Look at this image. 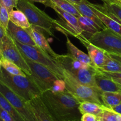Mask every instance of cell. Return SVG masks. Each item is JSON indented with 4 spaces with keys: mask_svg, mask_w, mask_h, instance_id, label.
<instances>
[{
    "mask_svg": "<svg viewBox=\"0 0 121 121\" xmlns=\"http://www.w3.org/2000/svg\"><path fill=\"white\" fill-rule=\"evenodd\" d=\"M0 53L2 57L15 64L26 74L31 75V70L26 59L19 50L15 41L9 35L0 46Z\"/></svg>",
    "mask_w": 121,
    "mask_h": 121,
    "instance_id": "ba28073f",
    "label": "cell"
},
{
    "mask_svg": "<svg viewBox=\"0 0 121 121\" xmlns=\"http://www.w3.org/2000/svg\"><path fill=\"white\" fill-rule=\"evenodd\" d=\"M40 98L56 121H80V102L66 91L54 93L48 90L41 93Z\"/></svg>",
    "mask_w": 121,
    "mask_h": 121,
    "instance_id": "6da1fadb",
    "label": "cell"
},
{
    "mask_svg": "<svg viewBox=\"0 0 121 121\" xmlns=\"http://www.w3.org/2000/svg\"><path fill=\"white\" fill-rule=\"evenodd\" d=\"M101 100L104 106L113 109L121 104V92H102Z\"/></svg>",
    "mask_w": 121,
    "mask_h": 121,
    "instance_id": "44dd1931",
    "label": "cell"
},
{
    "mask_svg": "<svg viewBox=\"0 0 121 121\" xmlns=\"http://www.w3.org/2000/svg\"><path fill=\"white\" fill-rule=\"evenodd\" d=\"M66 39H67L66 45H67V50H68V54L69 55H70L74 59H76V60L86 64V65L95 67L94 65L90 59L88 54L83 52L82 51L79 50L76 46H74L71 42L67 35H66Z\"/></svg>",
    "mask_w": 121,
    "mask_h": 121,
    "instance_id": "d6986e66",
    "label": "cell"
},
{
    "mask_svg": "<svg viewBox=\"0 0 121 121\" xmlns=\"http://www.w3.org/2000/svg\"><path fill=\"white\" fill-rule=\"evenodd\" d=\"M8 35H9L7 30L0 25V46L2 42H4V41L8 37Z\"/></svg>",
    "mask_w": 121,
    "mask_h": 121,
    "instance_id": "e575fe53",
    "label": "cell"
},
{
    "mask_svg": "<svg viewBox=\"0 0 121 121\" xmlns=\"http://www.w3.org/2000/svg\"><path fill=\"white\" fill-rule=\"evenodd\" d=\"M78 39L87 48L89 56L95 67L96 68L102 67L105 65L106 61L107 52L91 43L85 36L79 38Z\"/></svg>",
    "mask_w": 121,
    "mask_h": 121,
    "instance_id": "7c38bea8",
    "label": "cell"
},
{
    "mask_svg": "<svg viewBox=\"0 0 121 121\" xmlns=\"http://www.w3.org/2000/svg\"><path fill=\"white\" fill-rule=\"evenodd\" d=\"M0 92L16 109L24 121H35L27 101L0 81Z\"/></svg>",
    "mask_w": 121,
    "mask_h": 121,
    "instance_id": "9c48e42d",
    "label": "cell"
},
{
    "mask_svg": "<svg viewBox=\"0 0 121 121\" xmlns=\"http://www.w3.org/2000/svg\"><path fill=\"white\" fill-rule=\"evenodd\" d=\"M67 1H69L70 2H72V3H79V2H82L83 0H67Z\"/></svg>",
    "mask_w": 121,
    "mask_h": 121,
    "instance_id": "60d3db41",
    "label": "cell"
},
{
    "mask_svg": "<svg viewBox=\"0 0 121 121\" xmlns=\"http://www.w3.org/2000/svg\"><path fill=\"white\" fill-rule=\"evenodd\" d=\"M98 69V68H97ZM103 74L106 76L109 77L111 78H118V79H121V72H114V73H112V72H105V71L101 70L98 69Z\"/></svg>",
    "mask_w": 121,
    "mask_h": 121,
    "instance_id": "836d02e7",
    "label": "cell"
},
{
    "mask_svg": "<svg viewBox=\"0 0 121 121\" xmlns=\"http://www.w3.org/2000/svg\"><path fill=\"white\" fill-rule=\"evenodd\" d=\"M26 30L31 37L35 45L39 48L46 52L53 58H55L59 56V54L53 51L44 34L40 31L39 28L31 26L29 28Z\"/></svg>",
    "mask_w": 121,
    "mask_h": 121,
    "instance_id": "9a60e30c",
    "label": "cell"
},
{
    "mask_svg": "<svg viewBox=\"0 0 121 121\" xmlns=\"http://www.w3.org/2000/svg\"><path fill=\"white\" fill-rule=\"evenodd\" d=\"M104 7L112 14L115 15L119 20L121 21V5L118 4H104Z\"/></svg>",
    "mask_w": 121,
    "mask_h": 121,
    "instance_id": "f1b7e54d",
    "label": "cell"
},
{
    "mask_svg": "<svg viewBox=\"0 0 121 121\" xmlns=\"http://www.w3.org/2000/svg\"><path fill=\"white\" fill-rule=\"evenodd\" d=\"M9 21V13L7 8L0 3V25L7 30Z\"/></svg>",
    "mask_w": 121,
    "mask_h": 121,
    "instance_id": "83f0119b",
    "label": "cell"
},
{
    "mask_svg": "<svg viewBox=\"0 0 121 121\" xmlns=\"http://www.w3.org/2000/svg\"><path fill=\"white\" fill-rule=\"evenodd\" d=\"M117 1H118V2L119 4L121 5V0H117Z\"/></svg>",
    "mask_w": 121,
    "mask_h": 121,
    "instance_id": "7bdbcfd3",
    "label": "cell"
},
{
    "mask_svg": "<svg viewBox=\"0 0 121 121\" xmlns=\"http://www.w3.org/2000/svg\"><path fill=\"white\" fill-rule=\"evenodd\" d=\"M24 57L26 59L31 72V75L28 76L39 87L41 93L50 90L54 82L59 79L56 74L46 66L34 62L24 56Z\"/></svg>",
    "mask_w": 121,
    "mask_h": 121,
    "instance_id": "52a82bcc",
    "label": "cell"
},
{
    "mask_svg": "<svg viewBox=\"0 0 121 121\" xmlns=\"http://www.w3.org/2000/svg\"><path fill=\"white\" fill-rule=\"evenodd\" d=\"M50 91L54 93H59L66 91V84L63 79H57L53 83Z\"/></svg>",
    "mask_w": 121,
    "mask_h": 121,
    "instance_id": "f546056e",
    "label": "cell"
},
{
    "mask_svg": "<svg viewBox=\"0 0 121 121\" xmlns=\"http://www.w3.org/2000/svg\"><path fill=\"white\" fill-rule=\"evenodd\" d=\"M0 118L2 121H15L14 118L9 113L0 106Z\"/></svg>",
    "mask_w": 121,
    "mask_h": 121,
    "instance_id": "1f68e13d",
    "label": "cell"
},
{
    "mask_svg": "<svg viewBox=\"0 0 121 121\" xmlns=\"http://www.w3.org/2000/svg\"><path fill=\"white\" fill-rule=\"evenodd\" d=\"M104 1V4H119L117 0H102Z\"/></svg>",
    "mask_w": 121,
    "mask_h": 121,
    "instance_id": "74e56055",
    "label": "cell"
},
{
    "mask_svg": "<svg viewBox=\"0 0 121 121\" xmlns=\"http://www.w3.org/2000/svg\"><path fill=\"white\" fill-rule=\"evenodd\" d=\"M9 21L16 26H19L24 29H28L31 27L27 17L19 9L12 10L9 13Z\"/></svg>",
    "mask_w": 121,
    "mask_h": 121,
    "instance_id": "ffe728a7",
    "label": "cell"
},
{
    "mask_svg": "<svg viewBox=\"0 0 121 121\" xmlns=\"http://www.w3.org/2000/svg\"><path fill=\"white\" fill-rule=\"evenodd\" d=\"M18 0H0V3L7 9L8 13L17 7Z\"/></svg>",
    "mask_w": 121,
    "mask_h": 121,
    "instance_id": "4dcf8cb0",
    "label": "cell"
},
{
    "mask_svg": "<svg viewBox=\"0 0 121 121\" xmlns=\"http://www.w3.org/2000/svg\"><path fill=\"white\" fill-rule=\"evenodd\" d=\"M35 121H56L44 104L40 96L27 101Z\"/></svg>",
    "mask_w": 121,
    "mask_h": 121,
    "instance_id": "8fae6325",
    "label": "cell"
},
{
    "mask_svg": "<svg viewBox=\"0 0 121 121\" xmlns=\"http://www.w3.org/2000/svg\"><path fill=\"white\" fill-rule=\"evenodd\" d=\"M103 106L104 105H100L96 103L85 101L79 103L78 109L81 115L91 113L98 117L102 112Z\"/></svg>",
    "mask_w": 121,
    "mask_h": 121,
    "instance_id": "7402d4cb",
    "label": "cell"
},
{
    "mask_svg": "<svg viewBox=\"0 0 121 121\" xmlns=\"http://www.w3.org/2000/svg\"><path fill=\"white\" fill-rule=\"evenodd\" d=\"M0 106L8 113H9L14 118L15 121H24L20 113L12 106L11 104L7 100V99L1 94V92H0Z\"/></svg>",
    "mask_w": 121,
    "mask_h": 121,
    "instance_id": "603a6c76",
    "label": "cell"
},
{
    "mask_svg": "<svg viewBox=\"0 0 121 121\" xmlns=\"http://www.w3.org/2000/svg\"><path fill=\"white\" fill-rule=\"evenodd\" d=\"M109 54V53H108ZM109 56L111 57L112 59H114L116 61H118L121 64V55L119 54H109Z\"/></svg>",
    "mask_w": 121,
    "mask_h": 121,
    "instance_id": "8d00e7d4",
    "label": "cell"
},
{
    "mask_svg": "<svg viewBox=\"0 0 121 121\" xmlns=\"http://www.w3.org/2000/svg\"><path fill=\"white\" fill-rule=\"evenodd\" d=\"M16 8L26 15L31 26L43 30L50 35L54 36L52 29L54 27L56 20L39 9L33 2L28 0H18Z\"/></svg>",
    "mask_w": 121,
    "mask_h": 121,
    "instance_id": "3957f363",
    "label": "cell"
},
{
    "mask_svg": "<svg viewBox=\"0 0 121 121\" xmlns=\"http://www.w3.org/2000/svg\"><path fill=\"white\" fill-rule=\"evenodd\" d=\"M97 117L91 113H85L82 115L80 121H97Z\"/></svg>",
    "mask_w": 121,
    "mask_h": 121,
    "instance_id": "d6a6232c",
    "label": "cell"
},
{
    "mask_svg": "<svg viewBox=\"0 0 121 121\" xmlns=\"http://www.w3.org/2000/svg\"><path fill=\"white\" fill-rule=\"evenodd\" d=\"M112 109H113V111H115V112H118V113L121 114V104H119V105H118V106H115V108H113Z\"/></svg>",
    "mask_w": 121,
    "mask_h": 121,
    "instance_id": "f35d334b",
    "label": "cell"
},
{
    "mask_svg": "<svg viewBox=\"0 0 121 121\" xmlns=\"http://www.w3.org/2000/svg\"><path fill=\"white\" fill-rule=\"evenodd\" d=\"M88 3L93 8L97 17L100 19L106 28L121 35V20L115 15L106 10L103 5L94 4L90 2H88Z\"/></svg>",
    "mask_w": 121,
    "mask_h": 121,
    "instance_id": "30bf717a",
    "label": "cell"
},
{
    "mask_svg": "<svg viewBox=\"0 0 121 121\" xmlns=\"http://www.w3.org/2000/svg\"><path fill=\"white\" fill-rule=\"evenodd\" d=\"M98 69L107 72H121V64L114 59H112L107 53L105 65L100 68Z\"/></svg>",
    "mask_w": 121,
    "mask_h": 121,
    "instance_id": "484cf974",
    "label": "cell"
},
{
    "mask_svg": "<svg viewBox=\"0 0 121 121\" xmlns=\"http://www.w3.org/2000/svg\"><path fill=\"white\" fill-rule=\"evenodd\" d=\"M1 59L2 67L9 74L12 75H20L23 76H26L27 75L18 66H17L14 63L4 57H2Z\"/></svg>",
    "mask_w": 121,
    "mask_h": 121,
    "instance_id": "d4e9b609",
    "label": "cell"
},
{
    "mask_svg": "<svg viewBox=\"0 0 121 121\" xmlns=\"http://www.w3.org/2000/svg\"><path fill=\"white\" fill-rule=\"evenodd\" d=\"M28 1L32 2H40V3H41L43 5H44L46 7H50V8L53 3L51 0H28Z\"/></svg>",
    "mask_w": 121,
    "mask_h": 121,
    "instance_id": "d590c367",
    "label": "cell"
},
{
    "mask_svg": "<svg viewBox=\"0 0 121 121\" xmlns=\"http://www.w3.org/2000/svg\"><path fill=\"white\" fill-rule=\"evenodd\" d=\"M0 81L26 101L41 95L39 87L28 75H12L1 67Z\"/></svg>",
    "mask_w": 121,
    "mask_h": 121,
    "instance_id": "7a4b0ae2",
    "label": "cell"
},
{
    "mask_svg": "<svg viewBox=\"0 0 121 121\" xmlns=\"http://www.w3.org/2000/svg\"><path fill=\"white\" fill-rule=\"evenodd\" d=\"M68 72H69L80 83L97 88L95 80V76L97 72L96 67L89 66L87 68L80 69Z\"/></svg>",
    "mask_w": 121,
    "mask_h": 121,
    "instance_id": "4fadbf2b",
    "label": "cell"
},
{
    "mask_svg": "<svg viewBox=\"0 0 121 121\" xmlns=\"http://www.w3.org/2000/svg\"><path fill=\"white\" fill-rule=\"evenodd\" d=\"M97 121H99V120H98H98H97Z\"/></svg>",
    "mask_w": 121,
    "mask_h": 121,
    "instance_id": "7dc6e473",
    "label": "cell"
},
{
    "mask_svg": "<svg viewBox=\"0 0 121 121\" xmlns=\"http://www.w3.org/2000/svg\"><path fill=\"white\" fill-rule=\"evenodd\" d=\"M7 32L9 36L15 41L23 44L35 46V43L26 29L16 26L9 21L7 27Z\"/></svg>",
    "mask_w": 121,
    "mask_h": 121,
    "instance_id": "5bb4252c",
    "label": "cell"
},
{
    "mask_svg": "<svg viewBox=\"0 0 121 121\" xmlns=\"http://www.w3.org/2000/svg\"><path fill=\"white\" fill-rule=\"evenodd\" d=\"M88 2L89 1L87 0H83L82 2L79 3H72V2L71 3L75 7V8L80 13V15L92 19L100 27L102 30L106 29V27L100 21V19L97 17L93 8L89 4Z\"/></svg>",
    "mask_w": 121,
    "mask_h": 121,
    "instance_id": "e0dca14e",
    "label": "cell"
},
{
    "mask_svg": "<svg viewBox=\"0 0 121 121\" xmlns=\"http://www.w3.org/2000/svg\"><path fill=\"white\" fill-rule=\"evenodd\" d=\"M51 1L61 9L75 15L77 17L80 15L75 7L67 0H51Z\"/></svg>",
    "mask_w": 121,
    "mask_h": 121,
    "instance_id": "4316f807",
    "label": "cell"
},
{
    "mask_svg": "<svg viewBox=\"0 0 121 121\" xmlns=\"http://www.w3.org/2000/svg\"></svg>",
    "mask_w": 121,
    "mask_h": 121,
    "instance_id": "f6af8a7d",
    "label": "cell"
},
{
    "mask_svg": "<svg viewBox=\"0 0 121 121\" xmlns=\"http://www.w3.org/2000/svg\"><path fill=\"white\" fill-rule=\"evenodd\" d=\"M63 79L66 84V91L79 102H91L104 105L100 97L102 92L98 88L80 83L69 72L65 69H63Z\"/></svg>",
    "mask_w": 121,
    "mask_h": 121,
    "instance_id": "277c9868",
    "label": "cell"
},
{
    "mask_svg": "<svg viewBox=\"0 0 121 121\" xmlns=\"http://www.w3.org/2000/svg\"><path fill=\"white\" fill-rule=\"evenodd\" d=\"M1 64H2V63H1V58H0V69H1V68L2 67Z\"/></svg>",
    "mask_w": 121,
    "mask_h": 121,
    "instance_id": "b9f144b4",
    "label": "cell"
},
{
    "mask_svg": "<svg viewBox=\"0 0 121 121\" xmlns=\"http://www.w3.org/2000/svg\"><path fill=\"white\" fill-rule=\"evenodd\" d=\"M79 26L83 30V35L88 40L93 34L102 30L92 19L80 15L78 17Z\"/></svg>",
    "mask_w": 121,
    "mask_h": 121,
    "instance_id": "ac0fdd59",
    "label": "cell"
},
{
    "mask_svg": "<svg viewBox=\"0 0 121 121\" xmlns=\"http://www.w3.org/2000/svg\"><path fill=\"white\" fill-rule=\"evenodd\" d=\"M2 55H1V53H0V58H1H1H2Z\"/></svg>",
    "mask_w": 121,
    "mask_h": 121,
    "instance_id": "ee69618b",
    "label": "cell"
},
{
    "mask_svg": "<svg viewBox=\"0 0 121 121\" xmlns=\"http://www.w3.org/2000/svg\"><path fill=\"white\" fill-rule=\"evenodd\" d=\"M112 80L114 82H115L117 83H118V85H119V87L121 89V79H118V78H111Z\"/></svg>",
    "mask_w": 121,
    "mask_h": 121,
    "instance_id": "ab89813d",
    "label": "cell"
},
{
    "mask_svg": "<svg viewBox=\"0 0 121 121\" xmlns=\"http://www.w3.org/2000/svg\"><path fill=\"white\" fill-rule=\"evenodd\" d=\"M97 119L100 121H121V114L104 105L102 112Z\"/></svg>",
    "mask_w": 121,
    "mask_h": 121,
    "instance_id": "cb8c5ba5",
    "label": "cell"
},
{
    "mask_svg": "<svg viewBox=\"0 0 121 121\" xmlns=\"http://www.w3.org/2000/svg\"><path fill=\"white\" fill-rule=\"evenodd\" d=\"M14 41L24 56L34 62L46 66L55 73L59 79H63V69L49 54L37 46L23 44L17 41Z\"/></svg>",
    "mask_w": 121,
    "mask_h": 121,
    "instance_id": "5b68a950",
    "label": "cell"
},
{
    "mask_svg": "<svg viewBox=\"0 0 121 121\" xmlns=\"http://www.w3.org/2000/svg\"><path fill=\"white\" fill-rule=\"evenodd\" d=\"M95 80L96 87L102 92H121V89L118 83L111 78L103 74L98 69Z\"/></svg>",
    "mask_w": 121,
    "mask_h": 121,
    "instance_id": "2e32d148",
    "label": "cell"
},
{
    "mask_svg": "<svg viewBox=\"0 0 121 121\" xmlns=\"http://www.w3.org/2000/svg\"><path fill=\"white\" fill-rule=\"evenodd\" d=\"M88 40L109 54L121 55V35L108 28L95 33Z\"/></svg>",
    "mask_w": 121,
    "mask_h": 121,
    "instance_id": "8992f818",
    "label": "cell"
},
{
    "mask_svg": "<svg viewBox=\"0 0 121 121\" xmlns=\"http://www.w3.org/2000/svg\"><path fill=\"white\" fill-rule=\"evenodd\" d=\"M0 121H2L1 119V118H0Z\"/></svg>",
    "mask_w": 121,
    "mask_h": 121,
    "instance_id": "bcb514c9",
    "label": "cell"
}]
</instances>
